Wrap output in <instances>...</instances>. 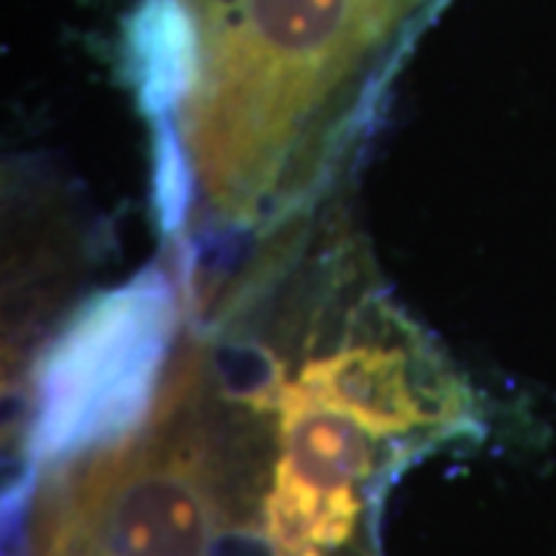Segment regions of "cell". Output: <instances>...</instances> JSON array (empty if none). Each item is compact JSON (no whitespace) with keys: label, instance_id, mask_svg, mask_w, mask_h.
I'll list each match as a JSON object with an SVG mask.
<instances>
[{"label":"cell","instance_id":"cell-1","mask_svg":"<svg viewBox=\"0 0 556 556\" xmlns=\"http://www.w3.org/2000/svg\"><path fill=\"white\" fill-rule=\"evenodd\" d=\"M442 0H139L127 78L146 118H179L204 204L273 229L309 211Z\"/></svg>","mask_w":556,"mask_h":556},{"label":"cell","instance_id":"cell-2","mask_svg":"<svg viewBox=\"0 0 556 556\" xmlns=\"http://www.w3.org/2000/svg\"><path fill=\"white\" fill-rule=\"evenodd\" d=\"M177 328V294L159 269L90 300L40 358L35 455H75L139 427L167 375Z\"/></svg>","mask_w":556,"mask_h":556}]
</instances>
